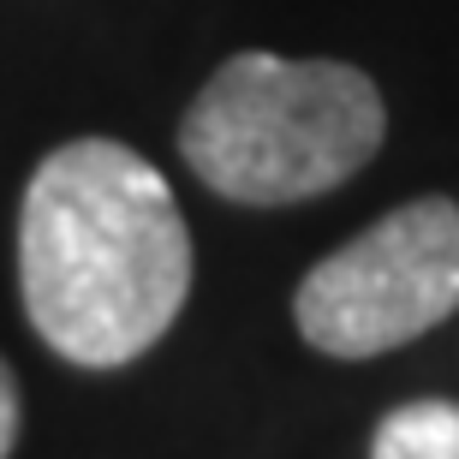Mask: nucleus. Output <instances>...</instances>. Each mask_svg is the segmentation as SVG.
Listing matches in <instances>:
<instances>
[{
	"instance_id": "1",
	"label": "nucleus",
	"mask_w": 459,
	"mask_h": 459,
	"mask_svg": "<svg viewBox=\"0 0 459 459\" xmlns=\"http://www.w3.org/2000/svg\"><path fill=\"white\" fill-rule=\"evenodd\" d=\"M18 292L36 341L78 370L143 358L191 299V227L155 161L72 137L18 204Z\"/></svg>"
},
{
	"instance_id": "2",
	"label": "nucleus",
	"mask_w": 459,
	"mask_h": 459,
	"mask_svg": "<svg viewBox=\"0 0 459 459\" xmlns=\"http://www.w3.org/2000/svg\"><path fill=\"white\" fill-rule=\"evenodd\" d=\"M388 132L382 90L346 60L233 54L179 119V155L215 197L251 209L346 186Z\"/></svg>"
},
{
	"instance_id": "3",
	"label": "nucleus",
	"mask_w": 459,
	"mask_h": 459,
	"mask_svg": "<svg viewBox=\"0 0 459 459\" xmlns=\"http://www.w3.org/2000/svg\"><path fill=\"white\" fill-rule=\"evenodd\" d=\"M459 305V204L411 197L341 251L310 263L292 323L328 358H382Z\"/></svg>"
},
{
	"instance_id": "4",
	"label": "nucleus",
	"mask_w": 459,
	"mask_h": 459,
	"mask_svg": "<svg viewBox=\"0 0 459 459\" xmlns=\"http://www.w3.org/2000/svg\"><path fill=\"white\" fill-rule=\"evenodd\" d=\"M370 459H459V406L454 400H406L370 436Z\"/></svg>"
},
{
	"instance_id": "5",
	"label": "nucleus",
	"mask_w": 459,
	"mask_h": 459,
	"mask_svg": "<svg viewBox=\"0 0 459 459\" xmlns=\"http://www.w3.org/2000/svg\"><path fill=\"white\" fill-rule=\"evenodd\" d=\"M18 429H24V406H18V376H13V364L0 358V459L18 447Z\"/></svg>"
}]
</instances>
